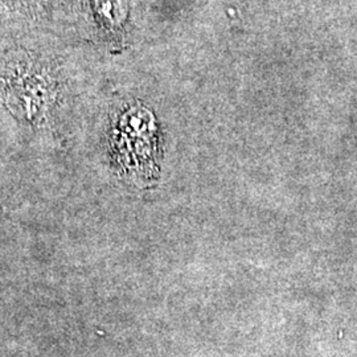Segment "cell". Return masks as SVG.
Listing matches in <instances>:
<instances>
[{"mask_svg": "<svg viewBox=\"0 0 357 357\" xmlns=\"http://www.w3.org/2000/svg\"><path fill=\"white\" fill-rule=\"evenodd\" d=\"M11 78L8 93L11 102L23 109L26 114H36L43 110L51 94V84L47 77L33 70H17Z\"/></svg>", "mask_w": 357, "mask_h": 357, "instance_id": "6da1fadb", "label": "cell"}]
</instances>
